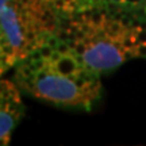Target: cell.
Returning <instances> with one entry per match:
<instances>
[{
    "label": "cell",
    "mask_w": 146,
    "mask_h": 146,
    "mask_svg": "<svg viewBox=\"0 0 146 146\" xmlns=\"http://www.w3.org/2000/svg\"><path fill=\"white\" fill-rule=\"evenodd\" d=\"M35 95L42 99L62 104H88V98L73 80L61 74H47L35 81Z\"/></svg>",
    "instance_id": "6da1fadb"
},
{
    "label": "cell",
    "mask_w": 146,
    "mask_h": 146,
    "mask_svg": "<svg viewBox=\"0 0 146 146\" xmlns=\"http://www.w3.org/2000/svg\"><path fill=\"white\" fill-rule=\"evenodd\" d=\"M83 57L85 62L84 66L95 72L115 69L125 61L123 50L111 41H98L92 43L83 54Z\"/></svg>",
    "instance_id": "7a4b0ae2"
},
{
    "label": "cell",
    "mask_w": 146,
    "mask_h": 146,
    "mask_svg": "<svg viewBox=\"0 0 146 146\" xmlns=\"http://www.w3.org/2000/svg\"><path fill=\"white\" fill-rule=\"evenodd\" d=\"M19 22L21 21H19V18L16 15L15 8L4 5L0 10V23H1V27H3V30H4L10 43H12L16 47V50L23 49L26 46V43L29 42L25 38L23 33H22Z\"/></svg>",
    "instance_id": "3957f363"
},
{
    "label": "cell",
    "mask_w": 146,
    "mask_h": 146,
    "mask_svg": "<svg viewBox=\"0 0 146 146\" xmlns=\"http://www.w3.org/2000/svg\"><path fill=\"white\" fill-rule=\"evenodd\" d=\"M54 65H56L57 74H61V76H65V77H70V76L77 74L78 69L81 68L78 65V62L76 61L74 56H72V54L61 56V58Z\"/></svg>",
    "instance_id": "277c9868"
},
{
    "label": "cell",
    "mask_w": 146,
    "mask_h": 146,
    "mask_svg": "<svg viewBox=\"0 0 146 146\" xmlns=\"http://www.w3.org/2000/svg\"><path fill=\"white\" fill-rule=\"evenodd\" d=\"M15 120L16 118L11 112L5 111V110L0 111V138L10 134L15 126Z\"/></svg>",
    "instance_id": "5b68a950"
},
{
    "label": "cell",
    "mask_w": 146,
    "mask_h": 146,
    "mask_svg": "<svg viewBox=\"0 0 146 146\" xmlns=\"http://www.w3.org/2000/svg\"><path fill=\"white\" fill-rule=\"evenodd\" d=\"M104 21H106V16H104V14H102V12H92L91 18L88 19L89 23L94 27H96V29H102Z\"/></svg>",
    "instance_id": "8992f818"
},
{
    "label": "cell",
    "mask_w": 146,
    "mask_h": 146,
    "mask_svg": "<svg viewBox=\"0 0 146 146\" xmlns=\"http://www.w3.org/2000/svg\"><path fill=\"white\" fill-rule=\"evenodd\" d=\"M56 50H57L60 54H62V56L70 54V52H72V49H70V46L68 45V42H66V41H60V42H58Z\"/></svg>",
    "instance_id": "52a82bcc"
},
{
    "label": "cell",
    "mask_w": 146,
    "mask_h": 146,
    "mask_svg": "<svg viewBox=\"0 0 146 146\" xmlns=\"http://www.w3.org/2000/svg\"><path fill=\"white\" fill-rule=\"evenodd\" d=\"M135 43H137V46H138V45H142V43H146V30L145 29H141V27L137 29Z\"/></svg>",
    "instance_id": "ba28073f"
},
{
    "label": "cell",
    "mask_w": 146,
    "mask_h": 146,
    "mask_svg": "<svg viewBox=\"0 0 146 146\" xmlns=\"http://www.w3.org/2000/svg\"><path fill=\"white\" fill-rule=\"evenodd\" d=\"M39 50H41L42 57H43V58L49 60V58L52 57V54H53V47L49 46L47 43H43V45H41V46H39Z\"/></svg>",
    "instance_id": "9c48e42d"
},
{
    "label": "cell",
    "mask_w": 146,
    "mask_h": 146,
    "mask_svg": "<svg viewBox=\"0 0 146 146\" xmlns=\"http://www.w3.org/2000/svg\"><path fill=\"white\" fill-rule=\"evenodd\" d=\"M58 42H60V38H58V36H49V38H47V45H49V46H52L53 49H56V47H57V45H58Z\"/></svg>",
    "instance_id": "30bf717a"
},
{
    "label": "cell",
    "mask_w": 146,
    "mask_h": 146,
    "mask_svg": "<svg viewBox=\"0 0 146 146\" xmlns=\"http://www.w3.org/2000/svg\"><path fill=\"white\" fill-rule=\"evenodd\" d=\"M137 56H142V57H146V43H142V45H138L135 47Z\"/></svg>",
    "instance_id": "8fae6325"
},
{
    "label": "cell",
    "mask_w": 146,
    "mask_h": 146,
    "mask_svg": "<svg viewBox=\"0 0 146 146\" xmlns=\"http://www.w3.org/2000/svg\"><path fill=\"white\" fill-rule=\"evenodd\" d=\"M56 8H66V1L65 0H53Z\"/></svg>",
    "instance_id": "7c38bea8"
},
{
    "label": "cell",
    "mask_w": 146,
    "mask_h": 146,
    "mask_svg": "<svg viewBox=\"0 0 146 146\" xmlns=\"http://www.w3.org/2000/svg\"><path fill=\"white\" fill-rule=\"evenodd\" d=\"M61 56H62V54H60V53H58L57 50H56V52H53L52 57L49 58V61H52L53 64H56V62H57V61H58V60L61 58Z\"/></svg>",
    "instance_id": "4fadbf2b"
},
{
    "label": "cell",
    "mask_w": 146,
    "mask_h": 146,
    "mask_svg": "<svg viewBox=\"0 0 146 146\" xmlns=\"http://www.w3.org/2000/svg\"><path fill=\"white\" fill-rule=\"evenodd\" d=\"M125 3H127V4H130V5H137V4H139V3H142V0H126Z\"/></svg>",
    "instance_id": "5bb4252c"
},
{
    "label": "cell",
    "mask_w": 146,
    "mask_h": 146,
    "mask_svg": "<svg viewBox=\"0 0 146 146\" xmlns=\"http://www.w3.org/2000/svg\"><path fill=\"white\" fill-rule=\"evenodd\" d=\"M7 1H8V0H0V10H1L5 4H7Z\"/></svg>",
    "instance_id": "9a60e30c"
},
{
    "label": "cell",
    "mask_w": 146,
    "mask_h": 146,
    "mask_svg": "<svg viewBox=\"0 0 146 146\" xmlns=\"http://www.w3.org/2000/svg\"><path fill=\"white\" fill-rule=\"evenodd\" d=\"M111 3H118V4H122V3H125L126 0H110Z\"/></svg>",
    "instance_id": "2e32d148"
},
{
    "label": "cell",
    "mask_w": 146,
    "mask_h": 146,
    "mask_svg": "<svg viewBox=\"0 0 146 146\" xmlns=\"http://www.w3.org/2000/svg\"><path fill=\"white\" fill-rule=\"evenodd\" d=\"M1 60H3V47L0 45V64H1Z\"/></svg>",
    "instance_id": "e0dca14e"
},
{
    "label": "cell",
    "mask_w": 146,
    "mask_h": 146,
    "mask_svg": "<svg viewBox=\"0 0 146 146\" xmlns=\"http://www.w3.org/2000/svg\"><path fill=\"white\" fill-rule=\"evenodd\" d=\"M65 1H66V4H68V3H70V1H73V0H65Z\"/></svg>",
    "instance_id": "ac0fdd59"
},
{
    "label": "cell",
    "mask_w": 146,
    "mask_h": 146,
    "mask_svg": "<svg viewBox=\"0 0 146 146\" xmlns=\"http://www.w3.org/2000/svg\"><path fill=\"white\" fill-rule=\"evenodd\" d=\"M47 1H53V0H47Z\"/></svg>",
    "instance_id": "d6986e66"
}]
</instances>
